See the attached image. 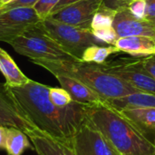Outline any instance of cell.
Returning a JSON list of instances; mask_svg holds the SVG:
<instances>
[{"mask_svg":"<svg viewBox=\"0 0 155 155\" xmlns=\"http://www.w3.org/2000/svg\"><path fill=\"white\" fill-rule=\"evenodd\" d=\"M118 53H120V51L114 45H92L84 52L81 61L85 63L102 64L106 62L107 58L110 55Z\"/></svg>","mask_w":155,"mask_h":155,"instance_id":"cell-19","label":"cell"},{"mask_svg":"<svg viewBox=\"0 0 155 155\" xmlns=\"http://www.w3.org/2000/svg\"><path fill=\"white\" fill-rule=\"evenodd\" d=\"M49 99L53 104L60 108L66 107L74 102L69 93L62 87H50Z\"/></svg>","mask_w":155,"mask_h":155,"instance_id":"cell-21","label":"cell"},{"mask_svg":"<svg viewBox=\"0 0 155 155\" xmlns=\"http://www.w3.org/2000/svg\"><path fill=\"white\" fill-rule=\"evenodd\" d=\"M149 22H151V23H152V24H153V25H155V18H154V19H153L152 21H149Z\"/></svg>","mask_w":155,"mask_h":155,"instance_id":"cell-32","label":"cell"},{"mask_svg":"<svg viewBox=\"0 0 155 155\" xmlns=\"http://www.w3.org/2000/svg\"><path fill=\"white\" fill-rule=\"evenodd\" d=\"M104 71L113 74L140 92L155 94V79L143 68L142 59H117L99 64Z\"/></svg>","mask_w":155,"mask_h":155,"instance_id":"cell-7","label":"cell"},{"mask_svg":"<svg viewBox=\"0 0 155 155\" xmlns=\"http://www.w3.org/2000/svg\"><path fill=\"white\" fill-rule=\"evenodd\" d=\"M147 8H146V15L145 20L152 21L155 18V0H146Z\"/></svg>","mask_w":155,"mask_h":155,"instance_id":"cell-28","label":"cell"},{"mask_svg":"<svg viewBox=\"0 0 155 155\" xmlns=\"http://www.w3.org/2000/svg\"><path fill=\"white\" fill-rule=\"evenodd\" d=\"M34 64L54 73H64L71 75L94 91L104 102L127 96L140 92L122 78L110 74L94 63L83 61H52L35 59Z\"/></svg>","mask_w":155,"mask_h":155,"instance_id":"cell-3","label":"cell"},{"mask_svg":"<svg viewBox=\"0 0 155 155\" xmlns=\"http://www.w3.org/2000/svg\"><path fill=\"white\" fill-rule=\"evenodd\" d=\"M9 45L17 54L30 60L78 61L47 34L41 22L29 28Z\"/></svg>","mask_w":155,"mask_h":155,"instance_id":"cell-4","label":"cell"},{"mask_svg":"<svg viewBox=\"0 0 155 155\" xmlns=\"http://www.w3.org/2000/svg\"><path fill=\"white\" fill-rule=\"evenodd\" d=\"M6 87L37 130L67 145L86 116L84 104L73 102L64 108L53 104L49 99L48 85L30 80L22 86Z\"/></svg>","mask_w":155,"mask_h":155,"instance_id":"cell-1","label":"cell"},{"mask_svg":"<svg viewBox=\"0 0 155 155\" xmlns=\"http://www.w3.org/2000/svg\"><path fill=\"white\" fill-rule=\"evenodd\" d=\"M53 74L60 83L61 87L69 93L74 102L84 105L105 103L99 94L78 79L64 73H54Z\"/></svg>","mask_w":155,"mask_h":155,"instance_id":"cell-12","label":"cell"},{"mask_svg":"<svg viewBox=\"0 0 155 155\" xmlns=\"http://www.w3.org/2000/svg\"><path fill=\"white\" fill-rule=\"evenodd\" d=\"M154 155H155V153H154Z\"/></svg>","mask_w":155,"mask_h":155,"instance_id":"cell-34","label":"cell"},{"mask_svg":"<svg viewBox=\"0 0 155 155\" xmlns=\"http://www.w3.org/2000/svg\"><path fill=\"white\" fill-rule=\"evenodd\" d=\"M133 0H103L102 7L114 11H118L120 9L128 7V5Z\"/></svg>","mask_w":155,"mask_h":155,"instance_id":"cell-26","label":"cell"},{"mask_svg":"<svg viewBox=\"0 0 155 155\" xmlns=\"http://www.w3.org/2000/svg\"><path fill=\"white\" fill-rule=\"evenodd\" d=\"M113 27L119 37L146 36L155 40V25L145 19L135 17L128 7L115 12Z\"/></svg>","mask_w":155,"mask_h":155,"instance_id":"cell-11","label":"cell"},{"mask_svg":"<svg viewBox=\"0 0 155 155\" xmlns=\"http://www.w3.org/2000/svg\"><path fill=\"white\" fill-rule=\"evenodd\" d=\"M68 146L76 155H122L85 116Z\"/></svg>","mask_w":155,"mask_h":155,"instance_id":"cell-6","label":"cell"},{"mask_svg":"<svg viewBox=\"0 0 155 155\" xmlns=\"http://www.w3.org/2000/svg\"><path fill=\"white\" fill-rule=\"evenodd\" d=\"M85 114L122 155H154V143L119 110L100 103L85 105Z\"/></svg>","mask_w":155,"mask_h":155,"instance_id":"cell-2","label":"cell"},{"mask_svg":"<svg viewBox=\"0 0 155 155\" xmlns=\"http://www.w3.org/2000/svg\"><path fill=\"white\" fill-rule=\"evenodd\" d=\"M0 71L5 79V84L10 87L22 86L27 84L29 79L17 66L9 54L0 47Z\"/></svg>","mask_w":155,"mask_h":155,"instance_id":"cell-16","label":"cell"},{"mask_svg":"<svg viewBox=\"0 0 155 155\" xmlns=\"http://www.w3.org/2000/svg\"><path fill=\"white\" fill-rule=\"evenodd\" d=\"M42 21L34 7H16L0 13V41L10 44Z\"/></svg>","mask_w":155,"mask_h":155,"instance_id":"cell-8","label":"cell"},{"mask_svg":"<svg viewBox=\"0 0 155 155\" xmlns=\"http://www.w3.org/2000/svg\"><path fill=\"white\" fill-rule=\"evenodd\" d=\"M38 155H76L70 146L39 130L25 133Z\"/></svg>","mask_w":155,"mask_h":155,"instance_id":"cell-13","label":"cell"},{"mask_svg":"<svg viewBox=\"0 0 155 155\" xmlns=\"http://www.w3.org/2000/svg\"><path fill=\"white\" fill-rule=\"evenodd\" d=\"M76 1H79V0H61V1L56 5V6L53 9V11L51 12V14H52L53 12L58 10V9H61L62 7H64V6H65V5H70V4H72V3L76 2ZM51 14H50V15H51Z\"/></svg>","mask_w":155,"mask_h":155,"instance_id":"cell-30","label":"cell"},{"mask_svg":"<svg viewBox=\"0 0 155 155\" xmlns=\"http://www.w3.org/2000/svg\"><path fill=\"white\" fill-rule=\"evenodd\" d=\"M39 0H13L7 5H5L0 7V13L8 9L16 8V7H34V5Z\"/></svg>","mask_w":155,"mask_h":155,"instance_id":"cell-25","label":"cell"},{"mask_svg":"<svg viewBox=\"0 0 155 155\" xmlns=\"http://www.w3.org/2000/svg\"><path fill=\"white\" fill-rule=\"evenodd\" d=\"M115 12L116 11L110 10L101 6V8L95 13V15L93 17L91 23V31L113 27Z\"/></svg>","mask_w":155,"mask_h":155,"instance_id":"cell-20","label":"cell"},{"mask_svg":"<svg viewBox=\"0 0 155 155\" xmlns=\"http://www.w3.org/2000/svg\"><path fill=\"white\" fill-rule=\"evenodd\" d=\"M147 3L146 0H133L128 5L129 11L139 19H145Z\"/></svg>","mask_w":155,"mask_h":155,"instance_id":"cell-24","label":"cell"},{"mask_svg":"<svg viewBox=\"0 0 155 155\" xmlns=\"http://www.w3.org/2000/svg\"><path fill=\"white\" fill-rule=\"evenodd\" d=\"M12 1H13V0H0L2 6H3V5H7V4H9V3H10V2H12Z\"/></svg>","mask_w":155,"mask_h":155,"instance_id":"cell-31","label":"cell"},{"mask_svg":"<svg viewBox=\"0 0 155 155\" xmlns=\"http://www.w3.org/2000/svg\"><path fill=\"white\" fill-rule=\"evenodd\" d=\"M105 103L117 110L139 107L155 108V94L138 92L121 98L109 100Z\"/></svg>","mask_w":155,"mask_h":155,"instance_id":"cell-17","label":"cell"},{"mask_svg":"<svg viewBox=\"0 0 155 155\" xmlns=\"http://www.w3.org/2000/svg\"><path fill=\"white\" fill-rule=\"evenodd\" d=\"M0 125L15 127L25 134L36 127L25 115L11 96L6 84L0 83Z\"/></svg>","mask_w":155,"mask_h":155,"instance_id":"cell-10","label":"cell"},{"mask_svg":"<svg viewBox=\"0 0 155 155\" xmlns=\"http://www.w3.org/2000/svg\"><path fill=\"white\" fill-rule=\"evenodd\" d=\"M1 6H2V5H1V2H0V7H1Z\"/></svg>","mask_w":155,"mask_h":155,"instance_id":"cell-33","label":"cell"},{"mask_svg":"<svg viewBox=\"0 0 155 155\" xmlns=\"http://www.w3.org/2000/svg\"><path fill=\"white\" fill-rule=\"evenodd\" d=\"M119 111L155 144V108H126Z\"/></svg>","mask_w":155,"mask_h":155,"instance_id":"cell-14","label":"cell"},{"mask_svg":"<svg viewBox=\"0 0 155 155\" xmlns=\"http://www.w3.org/2000/svg\"><path fill=\"white\" fill-rule=\"evenodd\" d=\"M92 33L94 35V37L103 45H114L116 40L119 38L114 27H109V28L100 29V30H94L92 31Z\"/></svg>","mask_w":155,"mask_h":155,"instance_id":"cell-22","label":"cell"},{"mask_svg":"<svg viewBox=\"0 0 155 155\" xmlns=\"http://www.w3.org/2000/svg\"><path fill=\"white\" fill-rule=\"evenodd\" d=\"M143 68L155 79V54L142 58Z\"/></svg>","mask_w":155,"mask_h":155,"instance_id":"cell-27","label":"cell"},{"mask_svg":"<svg viewBox=\"0 0 155 155\" xmlns=\"http://www.w3.org/2000/svg\"><path fill=\"white\" fill-rule=\"evenodd\" d=\"M41 24L47 34L78 61H81L84 52L88 47L104 45L94 37L91 30L75 27L56 21L50 16L43 19Z\"/></svg>","mask_w":155,"mask_h":155,"instance_id":"cell-5","label":"cell"},{"mask_svg":"<svg viewBox=\"0 0 155 155\" xmlns=\"http://www.w3.org/2000/svg\"><path fill=\"white\" fill-rule=\"evenodd\" d=\"M61 0H39L35 5L34 8L41 17V19H45L48 17L53 11V9L56 6V5Z\"/></svg>","mask_w":155,"mask_h":155,"instance_id":"cell-23","label":"cell"},{"mask_svg":"<svg viewBox=\"0 0 155 155\" xmlns=\"http://www.w3.org/2000/svg\"><path fill=\"white\" fill-rule=\"evenodd\" d=\"M29 141L28 136L23 131L15 127H6L5 150L8 155H23L27 149H34Z\"/></svg>","mask_w":155,"mask_h":155,"instance_id":"cell-18","label":"cell"},{"mask_svg":"<svg viewBox=\"0 0 155 155\" xmlns=\"http://www.w3.org/2000/svg\"><path fill=\"white\" fill-rule=\"evenodd\" d=\"M114 46L120 52L136 58H143L155 54V40L146 36L119 37Z\"/></svg>","mask_w":155,"mask_h":155,"instance_id":"cell-15","label":"cell"},{"mask_svg":"<svg viewBox=\"0 0 155 155\" xmlns=\"http://www.w3.org/2000/svg\"><path fill=\"white\" fill-rule=\"evenodd\" d=\"M5 137H6V127L0 125V150L5 149Z\"/></svg>","mask_w":155,"mask_h":155,"instance_id":"cell-29","label":"cell"},{"mask_svg":"<svg viewBox=\"0 0 155 155\" xmlns=\"http://www.w3.org/2000/svg\"><path fill=\"white\" fill-rule=\"evenodd\" d=\"M102 4L103 0H79L53 12L49 16L78 28L91 30L93 17Z\"/></svg>","mask_w":155,"mask_h":155,"instance_id":"cell-9","label":"cell"}]
</instances>
